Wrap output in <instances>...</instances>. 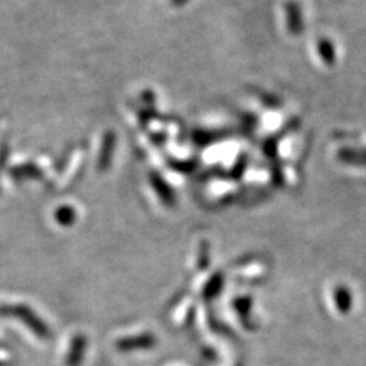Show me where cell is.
Listing matches in <instances>:
<instances>
[{"instance_id": "1", "label": "cell", "mask_w": 366, "mask_h": 366, "mask_svg": "<svg viewBox=\"0 0 366 366\" xmlns=\"http://www.w3.org/2000/svg\"><path fill=\"white\" fill-rule=\"evenodd\" d=\"M114 143H116L114 134H113V132H107L105 138H103L102 148H100V160H98L100 170H105L109 166L112 155H113V150H114Z\"/></svg>"}, {"instance_id": "2", "label": "cell", "mask_w": 366, "mask_h": 366, "mask_svg": "<svg viewBox=\"0 0 366 366\" xmlns=\"http://www.w3.org/2000/svg\"><path fill=\"white\" fill-rule=\"evenodd\" d=\"M11 175L16 179H38L41 178V170L34 165H23V166L14 167L11 170Z\"/></svg>"}, {"instance_id": "3", "label": "cell", "mask_w": 366, "mask_h": 366, "mask_svg": "<svg viewBox=\"0 0 366 366\" xmlns=\"http://www.w3.org/2000/svg\"><path fill=\"white\" fill-rule=\"evenodd\" d=\"M56 217H57V220L61 223V224H71L72 221H73V218H75V211L71 208V206H61L59 211H57V213H56Z\"/></svg>"}, {"instance_id": "4", "label": "cell", "mask_w": 366, "mask_h": 366, "mask_svg": "<svg viewBox=\"0 0 366 366\" xmlns=\"http://www.w3.org/2000/svg\"><path fill=\"white\" fill-rule=\"evenodd\" d=\"M7 156H8V146H7V143H3V146L0 147V171L4 167Z\"/></svg>"}]
</instances>
